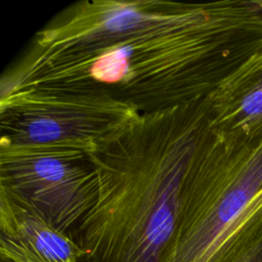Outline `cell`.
Masks as SVG:
<instances>
[{
    "label": "cell",
    "instance_id": "7a4b0ae2",
    "mask_svg": "<svg viewBox=\"0 0 262 262\" xmlns=\"http://www.w3.org/2000/svg\"><path fill=\"white\" fill-rule=\"evenodd\" d=\"M210 123L207 97L141 113L116 141L90 155L96 200L70 234L84 262H166L183 180Z\"/></svg>",
    "mask_w": 262,
    "mask_h": 262
},
{
    "label": "cell",
    "instance_id": "6da1fadb",
    "mask_svg": "<svg viewBox=\"0 0 262 262\" xmlns=\"http://www.w3.org/2000/svg\"><path fill=\"white\" fill-rule=\"evenodd\" d=\"M11 88L105 94L150 113L207 97L262 46L256 0L81 3L35 36Z\"/></svg>",
    "mask_w": 262,
    "mask_h": 262
},
{
    "label": "cell",
    "instance_id": "8992f818",
    "mask_svg": "<svg viewBox=\"0 0 262 262\" xmlns=\"http://www.w3.org/2000/svg\"><path fill=\"white\" fill-rule=\"evenodd\" d=\"M0 254L7 262H84L86 257L70 234L2 193Z\"/></svg>",
    "mask_w": 262,
    "mask_h": 262
},
{
    "label": "cell",
    "instance_id": "52a82bcc",
    "mask_svg": "<svg viewBox=\"0 0 262 262\" xmlns=\"http://www.w3.org/2000/svg\"><path fill=\"white\" fill-rule=\"evenodd\" d=\"M211 127L228 139L262 136V46L208 96Z\"/></svg>",
    "mask_w": 262,
    "mask_h": 262
},
{
    "label": "cell",
    "instance_id": "9c48e42d",
    "mask_svg": "<svg viewBox=\"0 0 262 262\" xmlns=\"http://www.w3.org/2000/svg\"><path fill=\"white\" fill-rule=\"evenodd\" d=\"M256 2L259 4L260 7H262V0H256Z\"/></svg>",
    "mask_w": 262,
    "mask_h": 262
},
{
    "label": "cell",
    "instance_id": "ba28073f",
    "mask_svg": "<svg viewBox=\"0 0 262 262\" xmlns=\"http://www.w3.org/2000/svg\"><path fill=\"white\" fill-rule=\"evenodd\" d=\"M235 262H262V223L254 238Z\"/></svg>",
    "mask_w": 262,
    "mask_h": 262
},
{
    "label": "cell",
    "instance_id": "277c9868",
    "mask_svg": "<svg viewBox=\"0 0 262 262\" xmlns=\"http://www.w3.org/2000/svg\"><path fill=\"white\" fill-rule=\"evenodd\" d=\"M140 115L105 94L8 87L1 93L0 143L55 144L92 155L116 141Z\"/></svg>",
    "mask_w": 262,
    "mask_h": 262
},
{
    "label": "cell",
    "instance_id": "3957f363",
    "mask_svg": "<svg viewBox=\"0 0 262 262\" xmlns=\"http://www.w3.org/2000/svg\"><path fill=\"white\" fill-rule=\"evenodd\" d=\"M262 223V136L230 140L210 128L187 168L166 262H235Z\"/></svg>",
    "mask_w": 262,
    "mask_h": 262
},
{
    "label": "cell",
    "instance_id": "5b68a950",
    "mask_svg": "<svg viewBox=\"0 0 262 262\" xmlns=\"http://www.w3.org/2000/svg\"><path fill=\"white\" fill-rule=\"evenodd\" d=\"M0 190L71 234L96 200L97 180L90 155L83 150L0 143Z\"/></svg>",
    "mask_w": 262,
    "mask_h": 262
}]
</instances>
